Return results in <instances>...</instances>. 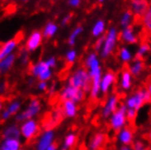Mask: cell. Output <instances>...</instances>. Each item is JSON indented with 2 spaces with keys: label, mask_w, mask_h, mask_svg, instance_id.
<instances>
[{
  "label": "cell",
  "mask_w": 151,
  "mask_h": 150,
  "mask_svg": "<svg viewBox=\"0 0 151 150\" xmlns=\"http://www.w3.org/2000/svg\"><path fill=\"white\" fill-rule=\"evenodd\" d=\"M65 115L62 111L61 106H58L56 109L52 110L51 112L47 113L43 116L41 126L43 128H45L46 131H49L53 128L58 126L64 119Z\"/></svg>",
  "instance_id": "cell-1"
},
{
  "label": "cell",
  "mask_w": 151,
  "mask_h": 150,
  "mask_svg": "<svg viewBox=\"0 0 151 150\" xmlns=\"http://www.w3.org/2000/svg\"><path fill=\"white\" fill-rule=\"evenodd\" d=\"M84 99H85V92L82 89L70 87V85L65 88L59 95L60 104L67 100H71L75 103V102L81 101Z\"/></svg>",
  "instance_id": "cell-2"
},
{
  "label": "cell",
  "mask_w": 151,
  "mask_h": 150,
  "mask_svg": "<svg viewBox=\"0 0 151 150\" xmlns=\"http://www.w3.org/2000/svg\"><path fill=\"white\" fill-rule=\"evenodd\" d=\"M39 126L37 122L33 119L25 121L20 126V133L27 142H30L32 139H34L39 134Z\"/></svg>",
  "instance_id": "cell-3"
},
{
  "label": "cell",
  "mask_w": 151,
  "mask_h": 150,
  "mask_svg": "<svg viewBox=\"0 0 151 150\" xmlns=\"http://www.w3.org/2000/svg\"><path fill=\"white\" fill-rule=\"evenodd\" d=\"M40 109H41V103H40L39 99L37 98H32L30 100V102H29L28 108L23 113L19 114L17 116V121H27V120H29L34 116L38 114Z\"/></svg>",
  "instance_id": "cell-4"
},
{
  "label": "cell",
  "mask_w": 151,
  "mask_h": 150,
  "mask_svg": "<svg viewBox=\"0 0 151 150\" xmlns=\"http://www.w3.org/2000/svg\"><path fill=\"white\" fill-rule=\"evenodd\" d=\"M89 78L90 76L88 75L87 69L83 67L82 69H79L73 74V76L69 79V85L76 88L83 89L87 82L88 81Z\"/></svg>",
  "instance_id": "cell-5"
},
{
  "label": "cell",
  "mask_w": 151,
  "mask_h": 150,
  "mask_svg": "<svg viewBox=\"0 0 151 150\" xmlns=\"http://www.w3.org/2000/svg\"><path fill=\"white\" fill-rule=\"evenodd\" d=\"M22 39H23V33L22 34L18 33L16 36V37L6 42L5 44H3L1 47H0V61L11 55L13 50L17 47V44Z\"/></svg>",
  "instance_id": "cell-6"
},
{
  "label": "cell",
  "mask_w": 151,
  "mask_h": 150,
  "mask_svg": "<svg viewBox=\"0 0 151 150\" xmlns=\"http://www.w3.org/2000/svg\"><path fill=\"white\" fill-rule=\"evenodd\" d=\"M42 39H43V35L40 31L36 30L33 33L30 35V37H28V39L27 40L26 43V51L27 52H32L35 51L42 43Z\"/></svg>",
  "instance_id": "cell-7"
},
{
  "label": "cell",
  "mask_w": 151,
  "mask_h": 150,
  "mask_svg": "<svg viewBox=\"0 0 151 150\" xmlns=\"http://www.w3.org/2000/svg\"><path fill=\"white\" fill-rule=\"evenodd\" d=\"M124 113H125V106H121L120 109L116 111L112 118V122H111V126L114 127V129H116V133H115V137L116 136V135L119 134L120 131V127L121 126L124 124L125 122V117H124Z\"/></svg>",
  "instance_id": "cell-8"
},
{
  "label": "cell",
  "mask_w": 151,
  "mask_h": 150,
  "mask_svg": "<svg viewBox=\"0 0 151 150\" xmlns=\"http://www.w3.org/2000/svg\"><path fill=\"white\" fill-rule=\"evenodd\" d=\"M53 136L54 134L51 130L45 131V133L39 138L36 150H47L48 146L53 143Z\"/></svg>",
  "instance_id": "cell-9"
},
{
  "label": "cell",
  "mask_w": 151,
  "mask_h": 150,
  "mask_svg": "<svg viewBox=\"0 0 151 150\" xmlns=\"http://www.w3.org/2000/svg\"><path fill=\"white\" fill-rule=\"evenodd\" d=\"M28 68H29V73L32 76L37 78L50 69V67L47 66V62L45 61H40L37 64H35V65H30Z\"/></svg>",
  "instance_id": "cell-10"
},
{
  "label": "cell",
  "mask_w": 151,
  "mask_h": 150,
  "mask_svg": "<svg viewBox=\"0 0 151 150\" xmlns=\"http://www.w3.org/2000/svg\"><path fill=\"white\" fill-rule=\"evenodd\" d=\"M131 4L132 11H134L136 15L145 17V15L149 8V3L147 1H132Z\"/></svg>",
  "instance_id": "cell-11"
},
{
  "label": "cell",
  "mask_w": 151,
  "mask_h": 150,
  "mask_svg": "<svg viewBox=\"0 0 151 150\" xmlns=\"http://www.w3.org/2000/svg\"><path fill=\"white\" fill-rule=\"evenodd\" d=\"M132 32H133V26L132 25L128 26L123 33L120 32V33L117 35V40L122 43H124V41H127L128 43H136L137 39L133 36Z\"/></svg>",
  "instance_id": "cell-12"
},
{
  "label": "cell",
  "mask_w": 151,
  "mask_h": 150,
  "mask_svg": "<svg viewBox=\"0 0 151 150\" xmlns=\"http://www.w3.org/2000/svg\"><path fill=\"white\" fill-rule=\"evenodd\" d=\"M137 126H131V125H127L124 128V131L121 134V140L125 144H131L132 143V137L133 135L136 133Z\"/></svg>",
  "instance_id": "cell-13"
},
{
  "label": "cell",
  "mask_w": 151,
  "mask_h": 150,
  "mask_svg": "<svg viewBox=\"0 0 151 150\" xmlns=\"http://www.w3.org/2000/svg\"><path fill=\"white\" fill-rule=\"evenodd\" d=\"M20 129L16 125L9 126L3 132V137L5 139H18L20 136Z\"/></svg>",
  "instance_id": "cell-14"
},
{
  "label": "cell",
  "mask_w": 151,
  "mask_h": 150,
  "mask_svg": "<svg viewBox=\"0 0 151 150\" xmlns=\"http://www.w3.org/2000/svg\"><path fill=\"white\" fill-rule=\"evenodd\" d=\"M61 108L65 116H74L77 112V106L71 100H67L61 103Z\"/></svg>",
  "instance_id": "cell-15"
},
{
  "label": "cell",
  "mask_w": 151,
  "mask_h": 150,
  "mask_svg": "<svg viewBox=\"0 0 151 150\" xmlns=\"http://www.w3.org/2000/svg\"><path fill=\"white\" fill-rule=\"evenodd\" d=\"M121 71H122V75H123V82H122L123 88H128L130 87V74H131V68H130V66H129L128 63L125 62L123 64Z\"/></svg>",
  "instance_id": "cell-16"
},
{
  "label": "cell",
  "mask_w": 151,
  "mask_h": 150,
  "mask_svg": "<svg viewBox=\"0 0 151 150\" xmlns=\"http://www.w3.org/2000/svg\"><path fill=\"white\" fill-rule=\"evenodd\" d=\"M115 29H111L109 33V36H107L106 41V45H105V48L103 51V57H106L109 55V53L111 51V49L114 47V43H115Z\"/></svg>",
  "instance_id": "cell-17"
},
{
  "label": "cell",
  "mask_w": 151,
  "mask_h": 150,
  "mask_svg": "<svg viewBox=\"0 0 151 150\" xmlns=\"http://www.w3.org/2000/svg\"><path fill=\"white\" fill-rule=\"evenodd\" d=\"M15 59H16L15 55H10L5 59L0 61V74L6 73L11 68V67L13 66V64L15 62Z\"/></svg>",
  "instance_id": "cell-18"
},
{
  "label": "cell",
  "mask_w": 151,
  "mask_h": 150,
  "mask_svg": "<svg viewBox=\"0 0 151 150\" xmlns=\"http://www.w3.org/2000/svg\"><path fill=\"white\" fill-rule=\"evenodd\" d=\"M20 141L18 139H5L2 144V150H20Z\"/></svg>",
  "instance_id": "cell-19"
},
{
  "label": "cell",
  "mask_w": 151,
  "mask_h": 150,
  "mask_svg": "<svg viewBox=\"0 0 151 150\" xmlns=\"http://www.w3.org/2000/svg\"><path fill=\"white\" fill-rule=\"evenodd\" d=\"M116 75H115V73L109 69V71H107V74H106V76L105 77L104 80H103V83H102V89H103V92L106 93V90L107 88H109V85L111 84V82L116 81Z\"/></svg>",
  "instance_id": "cell-20"
},
{
  "label": "cell",
  "mask_w": 151,
  "mask_h": 150,
  "mask_svg": "<svg viewBox=\"0 0 151 150\" xmlns=\"http://www.w3.org/2000/svg\"><path fill=\"white\" fill-rule=\"evenodd\" d=\"M78 143V136H76L73 134L68 135L66 139H65V146L64 148L65 150H75L76 146Z\"/></svg>",
  "instance_id": "cell-21"
},
{
  "label": "cell",
  "mask_w": 151,
  "mask_h": 150,
  "mask_svg": "<svg viewBox=\"0 0 151 150\" xmlns=\"http://www.w3.org/2000/svg\"><path fill=\"white\" fill-rule=\"evenodd\" d=\"M143 29L151 37V2L149 3V8L144 17V23H143Z\"/></svg>",
  "instance_id": "cell-22"
},
{
  "label": "cell",
  "mask_w": 151,
  "mask_h": 150,
  "mask_svg": "<svg viewBox=\"0 0 151 150\" xmlns=\"http://www.w3.org/2000/svg\"><path fill=\"white\" fill-rule=\"evenodd\" d=\"M57 29H58V27H57L56 24H54L52 22H49L45 27V29H44V31H43L42 35H43V37H44L45 38H47V39L51 38L54 36V34L56 33Z\"/></svg>",
  "instance_id": "cell-23"
},
{
  "label": "cell",
  "mask_w": 151,
  "mask_h": 150,
  "mask_svg": "<svg viewBox=\"0 0 151 150\" xmlns=\"http://www.w3.org/2000/svg\"><path fill=\"white\" fill-rule=\"evenodd\" d=\"M116 98H112L109 103V105L106 106V108L104 111V116L106 117L107 116H109L111 112H114L116 113Z\"/></svg>",
  "instance_id": "cell-24"
},
{
  "label": "cell",
  "mask_w": 151,
  "mask_h": 150,
  "mask_svg": "<svg viewBox=\"0 0 151 150\" xmlns=\"http://www.w3.org/2000/svg\"><path fill=\"white\" fill-rule=\"evenodd\" d=\"M145 68H146L145 62L144 61H137V62H136L135 66L131 68V73L134 75V77H137L140 73L145 70Z\"/></svg>",
  "instance_id": "cell-25"
},
{
  "label": "cell",
  "mask_w": 151,
  "mask_h": 150,
  "mask_svg": "<svg viewBox=\"0 0 151 150\" xmlns=\"http://www.w3.org/2000/svg\"><path fill=\"white\" fill-rule=\"evenodd\" d=\"M19 108H20V103L18 101H14L11 104H9L8 108L6 110L7 111V113L10 116H12V115L17 114V112L19 110Z\"/></svg>",
  "instance_id": "cell-26"
},
{
  "label": "cell",
  "mask_w": 151,
  "mask_h": 150,
  "mask_svg": "<svg viewBox=\"0 0 151 150\" xmlns=\"http://www.w3.org/2000/svg\"><path fill=\"white\" fill-rule=\"evenodd\" d=\"M136 116H137V110H133V109L128 110V112H127V121H128V125L136 126V124H135Z\"/></svg>",
  "instance_id": "cell-27"
},
{
  "label": "cell",
  "mask_w": 151,
  "mask_h": 150,
  "mask_svg": "<svg viewBox=\"0 0 151 150\" xmlns=\"http://www.w3.org/2000/svg\"><path fill=\"white\" fill-rule=\"evenodd\" d=\"M81 31H82V27H78V28H76L75 31L71 34V36H70V37H69V39H68V43H69V44H70L71 46L74 45L76 37H77V36L80 33Z\"/></svg>",
  "instance_id": "cell-28"
},
{
  "label": "cell",
  "mask_w": 151,
  "mask_h": 150,
  "mask_svg": "<svg viewBox=\"0 0 151 150\" xmlns=\"http://www.w3.org/2000/svg\"><path fill=\"white\" fill-rule=\"evenodd\" d=\"M103 28H104V23L102 22V21H100V22H99L98 24H96L93 29V35L94 36H98L99 35L101 32L103 31Z\"/></svg>",
  "instance_id": "cell-29"
},
{
  "label": "cell",
  "mask_w": 151,
  "mask_h": 150,
  "mask_svg": "<svg viewBox=\"0 0 151 150\" xmlns=\"http://www.w3.org/2000/svg\"><path fill=\"white\" fill-rule=\"evenodd\" d=\"M76 58V52L75 51H70L67 54V63L73 65V62Z\"/></svg>",
  "instance_id": "cell-30"
},
{
  "label": "cell",
  "mask_w": 151,
  "mask_h": 150,
  "mask_svg": "<svg viewBox=\"0 0 151 150\" xmlns=\"http://www.w3.org/2000/svg\"><path fill=\"white\" fill-rule=\"evenodd\" d=\"M106 34H107V33L106 32V34H105L104 36H102V37L98 40V41L96 42V44L94 45V49H95L96 51H99V47H101L103 41H104V40L106 39Z\"/></svg>",
  "instance_id": "cell-31"
},
{
  "label": "cell",
  "mask_w": 151,
  "mask_h": 150,
  "mask_svg": "<svg viewBox=\"0 0 151 150\" xmlns=\"http://www.w3.org/2000/svg\"><path fill=\"white\" fill-rule=\"evenodd\" d=\"M151 103V93L148 90H146L144 93V104Z\"/></svg>",
  "instance_id": "cell-32"
},
{
  "label": "cell",
  "mask_w": 151,
  "mask_h": 150,
  "mask_svg": "<svg viewBox=\"0 0 151 150\" xmlns=\"http://www.w3.org/2000/svg\"><path fill=\"white\" fill-rule=\"evenodd\" d=\"M131 145V147L134 149V150H143V143L142 142H137L135 144H133V142L130 144Z\"/></svg>",
  "instance_id": "cell-33"
},
{
  "label": "cell",
  "mask_w": 151,
  "mask_h": 150,
  "mask_svg": "<svg viewBox=\"0 0 151 150\" xmlns=\"http://www.w3.org/2000/svg\"><path fill=\"white\" fill-rule=\"evenodd\" d=\"M121 57H122L123 60H125V61H127L129 58H130V55H129V53L125 48H123L121 50Z\"/></svg>",
  "instance_id": "cell-34"
},
{
  "label": "cell",
  "mask_w": 151,
  "mask_h": 150,
  "mask_svg": "<svg viewBox=\"0 0 151 150\" xmlns=\"http://www.w3.org/2000/svg\"><path fill=\"white\" fill-rule=\"evenodd\" d=\"M47 64V66L49 67H56V58L55 57H51L49 58L47 61H46Z\"/></svg>",
  "instance_id": "cell-35"
},
{
  "label": "cell",
  "mask_w": 151,
  "mask_h": 150,
  "mask_svg": "<svg viewBox=\"0 0 151 150\" xmlns=\"http://www.w3.org/2000/svg\"><path fill=\"white\" fill-rule=\"evenodd\" d=\"M58 147V143L57 141H54V142L48 146V148H47V150H57Z\"/></svg>",
  "instance_id": "cell-36"
},
{
  "label": "cell",
  "mask_w": 151,
  "mask_h": 150,
  "mask_svg": "<svg viewBox=\"0 0 151 150\" xmlns=\"http://www.w3.org/2000/svg\"><path fill=\"white\" fill-rule=\"evenodd\" d=\"M72 16H73V14H69L68 17H65V18L63 19V22H62V24H63V25H67V24H68V23L70 22L71 18H72Z\"/></svg>",
  "instance_id": "cell-37"
},
{
  "label": "cell",
  "mask_w": 151,
  "mask_h": 150,
  "mask_svg": "<svg viewBox=\"0 0 151 150\" xmlns=\"http://www.w3.org/2000/svg\"><path fill=\"white\" fill-rule=\"evenodd\" d=\"M38 88L40 89V90H47V83L46 82H40L39 83V85H38Z\"/></svg>",
  "instance_id": "cell-38"
},
{
  "label": "cell",
  "mask_w": 151,
  "mask_h": 150,
  "mask_svg": "<svg viewBox=\"0 0 151 150\" xmlns=\"http://www.w3.org/2000/svg\"><path fill=\"white\" fill-rule=\"evenodd\" d=\"M127 104H128L129 106H130V108H136V100H135L134 98H131V99H129Z\"/></svg>",
  "instance_id": "cell-39"
},
{
  "label": "cell",
  "mask_w": 151,
  "mask_h": 150,
  "mask_svg": "<svg viewBox=\"0 0 151 150\" xmlns=\"http://www.w3.org/2000/svg\"><path fill=\"white\" fill-rule=\"evenodd\" d=\"M68 4L73 6H78L80 4V1H78V0H71V1L68 2Z\"/></svg>",
  "instance_id": "cell-40"
},
{
  "label": "cell",
  "mask_w": 151,
  "mask_h": 150,
  "mask_svg": "<svg viewBox=\"0 0 151 150\" xmlns=\"http://www.w3.org/2000/svg\"><path fill=\"white\" fill-rule=\"evenodd\" d=\"M121 150H129V148H127V147H126V146H123V147L121 148Z\"/></svg>",
  "instance_id": "cell-41"
},
{
  "label": "cell",
  "mask_w": 151,
  "mask_h": 150,
  "mask_svg": "<svg viewBox=\"0 0 151 150\" xmlns=\"http://www.w3.org/2000/svg\"><path fill=\"white\" fill-rule=\"evenodd\" d=\"M2 109V104H1V102H0V110Z\"/></svg>",
  "instance_id": "cell-42"
},
{
  "label": "cell",
  "mask_w": 151,
  "mask_h": 150,
  "mask_svg": "<svg viewBox=\"0 0 151 150\" xmlns=\"http://www.w3.org/2000/svg\"><path fill=\"white\" fill-rule=\"evenodd\" d=\"M146 150H151V148H150V147H147V148Z\"/></svg>",
  "instance_id": "cell-43"
},
{
  "label": "cell",
  "mask_w": 151,
  "mask_h": 150,
  "mask_svg": "<svg viewBox=\"0 0 151 150\" xmlns=\"http://www.w3.org/2000/svg\"><path fill=\"white\" fill-rule=\"evenodd\" d=\"M0 150H2V149H1V147H0Z\"/></svg>",
  "instance_id": "cell-44"
}]
</instances>
